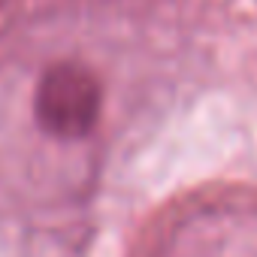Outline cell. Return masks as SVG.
Instances as JSON below:
<instances>
[{
    "label": "cell",
    "instance_id": "6da1fadb",
    "mask_svg": "<svg viewBox=\"0 0 257 257\" xmlns=\"http://www.w3.org/2000/svg\"><path fill=\"white\" fill-rule=\"evenodd\" d=\"M152 257H257V197L230 194L185 212Z\"/></svg>",
    "mask_w": 257,
    "mask_h": 257
},
{
    "label": "cell",
    "instance_id": "7a4b0ae2",
    "mask_svg": "<svg viewBox=\"0 0 257 257\" xmlns=\"http://www.w3.org/2000/svg\"><path fill=\"white\" fill-rule=\"evenodd\" d=\"M103 109V91L97 76L73 61L52 64L37 85L34 112L37 124L58 140H85Z\"/></svg>",
    "mask_w": 257,
    "mask_h": 257
}]
</instances>
